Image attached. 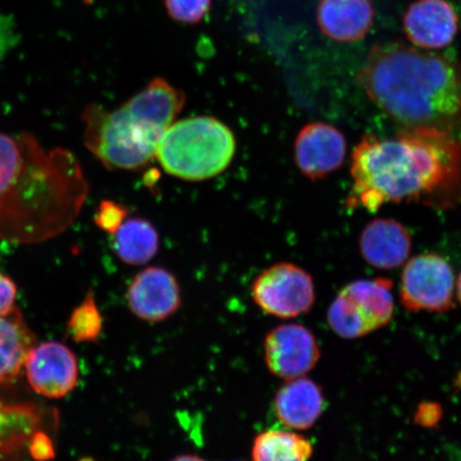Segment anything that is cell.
<instances>
[{
  "mask_svg": "<svg viewBox=\"0 0 461 461\" xmlns=\"http://www.w3.org/2000/svg\"><path fill=\"white\" fill-rule=\"evenodd\" d=\"M350 175V210L377 212L387 203L447 210L461 201V141L429 128H405L384 140L367 134L354 149Z\"/></svg>",
  "mask_w": 461,
  "mask_h": 461,
  "instance_id": "cell-1",
  "label": "cell"
},
{
  "mask_svg": "<svg viewBox=\"0 0 461 461\" xmlns=\"http://www.w3.org/2000/svg\"><path fill=\"white\" fill-rule=\"evenodd\" d=\"M82 166L67 149L0 132V240L34 245L72 226L88 197Z\"/></svg>",
  "mask_w": 461,
  "mask_h": 461,
  "instance_id": "cell-2",
  "label": "cell"
},
{
  "mask_svg": "<svg viewBox=\"0 0 461 461\" xmlns=\"http://www.w3.org/2000/svg\"><path fill=\"white\" fill-rule=\"evenodd\" d=\"M358 82L380 111L405 128L449 131L461 123V65L414 46L377 43Z\"/></svg>",
  "mask_w": 461,
  "mask_h": 461,
  "instance_id": "cell-3",
  "label": "cell"
},
{
  "mask_svg": "<svg viewBox=\"0 0 461 461\" xmlns=\"http://www.w3.org/2000/svg\"><path fill=\"white\" fill-rule=\"evenodd\" d=\"M235 152V136L229 126L202 115L172 123L161 136L155 158L168 175L200 182L226 170Z\"/></svg>",
  "mask_w": 461,
  "mask_h": 461,
  "instance_id": "cell-4",
  "label": "cell"
},
{
  "mask_svg": "<svg viewBox=\"0 0 461 461\" xmlns=\"http://www.w3.org/2000/svg\"><path fill=\"white\" fill-rule=\"evenodd\" d=\"M86 149L108 169L135 171L157 157L160 132L122 105L113 112L91 104L83 113Z\"/></svg>",
  "mask_w": 461,
  "mask_h": 461,
  "instance_id": "cell-5",
  "label": "cell"
},
{
  "mask_svg": "<svg viewBox=\"0 0 461 461\" xmlns=\"http://www.w3.org/2000/svg\"><path fill=\"white\" fill-rule=\"evenodd\" d=\"M252 298L263 312L279 319L308 313L315 303L312 276L293 263L268 267L252 285Z\"/></svg>",
  "mask_w": 461,
  "mask_h": 461,
  "instance_id": "cell-6",
  "label": "cell"
},
{
  "mask_svg": "<svg viewBox=\"0 0 461 461\" xmlns=\"http://www.w3.org/2000/svg\"><path fill=\"white\" fill-rule=\"evenodd\" d=\"M454 292L451 265L435 253L411 258L402 270L401 302L411 312L446 313L454 307Z\"/></svg>",
  "mask_w": 461,
  "mask_h": 461,
  "instance_id": "cell-7",
  "label": "cell"
},
{
  "mask_svg": "<svg viewBox=\"0 0 461 461\" xmlns=\"http://www.w3.org/2000/svg\"><path fill=\"white\" fill-rule=\"evenodd\" d=\"M264 357L268 371L286 382L312 371L321 359V349L307 327L285 324L265 338Z\"/></svg>",
  "mask_w": 461,
  "mask_h": 461,
  "instance_id": "cell-8",
  "label": "cell"
},
{
  "mask_svg": "<svg viewBox=\"0 0 461 461\" xmlns=\"http://www.w3.org/2000/svg\"><path fill=\"white\" fill-rule=\"evenodd\" d=\"M346 153L348 143L342 131L325 122L303 126L294 144L298 169L311 181L321 180L341 168Z\"/></svg>",
  "mask_w": 461,
  "mask_h": 461,
  "instance_id": "cell-9",
  "label": "cell"
},
{
  "mask_svg": "<svg viewBox=\"0 0 461 461\" xmlns=\"http://www.w3.org/2000/svg\"><path fill=\"white\" fill-rule=\"evenodd\" d=\"M25 366L29 384L38 394L49 399H61L77 387V357L66 345L45 342L33 346Z\"/></svg>",
  "mask_w": 461,
  "mask_h": 461,
  "instance_id": "cell-10",
  "label": "cell"
},
{
  "mask_svg": "<svg viewBox=\"0 0 461 461\" xmlns=\"http://www.w3.org/2000/svg\"><path fill=\"white\" fill-rule=\"evenodd\" d=\"M129 308L138 319L158 322L177 312L182 303L181 287L169 270L147 267L131 280L126 293Z\"/></svg>",
  "mask_w": 461,
  "mask_h": 461,
  "instance_id": "cell-11",
  "label": "cell"
},
{
  "mask_svg": "<svg viewBox=\"0 0 461 461\" xmlns=\"http://www.w3.org/2000/svg\"><path fill=\"white\" fill-rule=\"evenodd\" d=\"M403 32L416 48L441 50L457 37L459 20L447 0H416L402 19Z\"/></svg>",
  "mask_w": 461,
  "mask_h": 461,
  "instance_id": "cell-12",
  "label": "cell"
},
{
  "mask_svg": "<svg viewBox=\"0 0 461 461\" xmlns=\"http://www.w3.org/2000/svg\"><path fill=\"white\" fill-rule=\"evenodd\" d=\"M375 20L371 0H320L316 23L334 42H358L370 32Z\"/></svg>",
  "mask_w": 461,
  "mask_h": 461,
  "instance_id": "cell-13",
  "label": "cell"
},
{
  "mask_svg": "<svg viewBox=\"0 0 461 461\" xmlns=\"http://www.w3.org/2000/svg\"><path fill=\"white\" fill-rule=\"evenodd\" d=\"M324 392L313 380L299 377L286 380L276 392L274 402L276 419L282 425L296 430H307L324 413Z\"/></svg>",
  "mask_w": 461,
  "mask_h": 461,
  "instance_id": "cell-14",
  "label": "cell"
},
{
  "mask_svg": "<svg viewBox=\"0 0 461 461\" xmlns=\"http://www.w3.org/2000/svg\"><path fill=\"white\" fill-rule=\"evenodd\" d=\"M360 251L371 267L392 269L401 267L411 255L412 240L407 229L393 219H375L363 230Z\"/></svg>",
  "mask_w": 461,
  "mask_h": 461,
  "instance_id": "cell-15",
  "label": "cell"
},
{
  "mask_svg": "<svg viewBox=\"0 0 461 461\" xmlns=\"http://www.w3.org/2000/svg\"><path fill=\"white\" fill-rule=\"evenodd\" d=\"M186 95L164 77L153 78L123 106L160 134L169 129L185 106Z\"/></svg>",
  "mask_w": 461,
  "mask_h": 461,
  "instance_id": "cell-16",
  "label": "cell"
},
{
  "mask_svg": "<svg viewBox=\"0 0 461 461\" xmlns=\"http://www.w3.org/2000/svg\"><path fill=\"white\" fill-rule=\"evenodd\" d=\"M34 341L36 338L19 309L0 316V384L13 382L19 376Z\"/></svg>",
  "mask_w": 461,
  "mask_h": 461,
  "instance_id": "cell-17",
  "label": "cell"
},
{
  "mask_svg": "<svg viewBox=\"0 0 461 461\" xmlns=\"http://www.w3.org/2000/svg\"><path fill=\"white\" fill-rule=\"evenodd\" d=\"M113 250L121 261L144 265L158 255L159 235L153 224L141 217L126 219L114 235Z\"/></svg>",
  "mask_w": 461,
  "mask_h": 461,
  "instance_id": "cell-18",
  "label": "cell"
},
{
  "mask_svg": "<svg viewBox=\"0 0 461 461\" xmlns=\"http://www.w3.org/2000/svg\"><path fill=\"white\" fill-rule=\"evenodd\" d=\"M393 284L387 278L359 280L344 286V290L360 305L375 331L387 326L393 319Z\"/></svg>",
  "mask_w": 461,
  "mask_h": 461,
  "instance_id": "cell-19",
  "label": "cell"
},
{
  "mask_svg": "<svg viewBox=\"0 0 461 461\" xmlns=\"http://www.w3.org/2000/svg\"><path fill=\"white\" fill-rule=\"evenodd\" d=\"M312 454L313 446L307 438L286 430L263 431L252 446L253 461H309Z\"/></svg>",
  "mask_w": 461,
  "mask_h": 461,
  "instance_id": "cell-20",
  "label": "cell"
},
{
  "mask_svg": "<svg viewBox=\"0 0 461 461\" xmlns=\"http://www.w3.org/2000/svg\"><path fill=\"white\" fill-rule=\"evenodd\" d=\"M327 321L333 332L344 339H358L375 331L360 305L344 288L330 304Z\"/></svg>",
  "mask_w": 461,
  "mask_h": 461,
  "instance_id": "cell-21",
  "label": "cell"
},
{
  "mask_svg": "<svg viewBox=\"0 0 461 461\" xmlns=\"http://www.w3.org/2000/svg\"><path fill=\"white\" fill-rule=\"evenodd\" d=\"M102 330L103 317L97 308L94 293L89 292L68 320V334L75 342H95L99 339Z\"/></svg>",
  "mask_w": 461,
  "mask_h": 461,
  "instance_id": "cell-22",
  "label": "cell"
},
{
  "mask_svg": "<svg viewBox=\"0 0 461 461\" xmlns=\"http://www.w3.org/2000/svg\"><path fill=\"white\" fill-rule=\"evenodd\" d=\"M212 0H164L167 14L184 25L199 24L209 14Z\"/></svg>",
  "mask_w": 461,
  "mask_h": 461,
  "instance_id": "cell-23",
  "label": "cell"
},
{
  "mask_svg": "<svg viewBox=\"0 0 461 461\" xmlns=\"http://www.w3.org/2000/svg\"><path fill=\"white\" fill-rule=\"evenodd\" d=\"M128 216V207L112 200H104L96 212L95 222L104 232L114 235Z\"/></svg>",
  "mask_w": 461,
  "mask_h": 461,
  "instance_id": "cell-24",
  "label": "cell"
},
{
  "mask_svg": "<svg viewBox=\"0 0 461 461\" xmlns=\"http://www.w3.org/2000/svg\"><path fill=\"white\" fill-rule=\"evenodd\" d=\"M17 287L10 276L0 272V316L7 315L15 309Z\"/></svg>",
  "mask_w": 461,
  "mask_h": 461,
  "instance_id": "cell-25",
  "label": "cell"
},
{
  "mask_svg": "<svg viewBox=\"0 0 461 461\" xmlns=\"http://www.w3.org/2000/svg\"><path fill=\"white\" fill-rule=\"evenodd\" d=\"M29 452H31L32 456L38 461L50 459L54 456V447L50 438L43 434V432H37L31 439Z\"/></svg>",
  "mask_w": 461,
  "mask_h": 461,
  "instance_id": "cell-26",
  "label": "cell"
},
{
  "mask_svg": "<svg viewBox=\"0 0 461 461\" xmlns=\"http://www.w3.org/2000/svg\"><path fill=\"white\" fill-rule=\"evenodd\" d=\"M442 418V409L438 403L425 402L420 405L416 414L417 422L422 426H435Z\"/></svg>",
  "mask_w": 461,
  "mask_h": 461,
  "instance_id": "cell-27",
  "label": "cell"
},
{
  "mask_svg": "<svg viewBox=\"0 0 461 461\" xmlns=\"http://www.w3.org/2000/svg\"><path fill=\"white\" fill-rule=\"evenodd\" d=\"M13 26L9 24L7 17H0V57L10 48L14 41Z\"/></svg>",
  "mask_w": 461,
  "mask_h": 461,
  "instance_id": "cell-28",
  "label": "cell"
},
{
  "mask_svg": "<svg viewBox=\"0 0 461 461\" xmlns=\"http://www.w3.org/2000/svg\"><path fill=\"white\" fill-rule=\"evenodd\" d=\"M170 461H205L203 458L199 456H195V455H180V456H176Z\"/></svg>",
  "mask_w": 461,
  "mask_h": 461,
  "instance_id": "cell-29",
  "label": "cell"
},
{
  "mask_svg": "<svg viewBox=\"0 0 461 461\" xmlns=\"http://www.w3.org/2000/svg\"><path fill=\"white\" fill-rule=\"evenodd\" d=\"M457 297H458V301L461 304V274L459 275V278L457 281Z\"/></svg>",
  "mask_w": 461,
  "mask_h": 461,
  "instance_id": "cell-30",
  "label": "cell"
}]
</instances>
